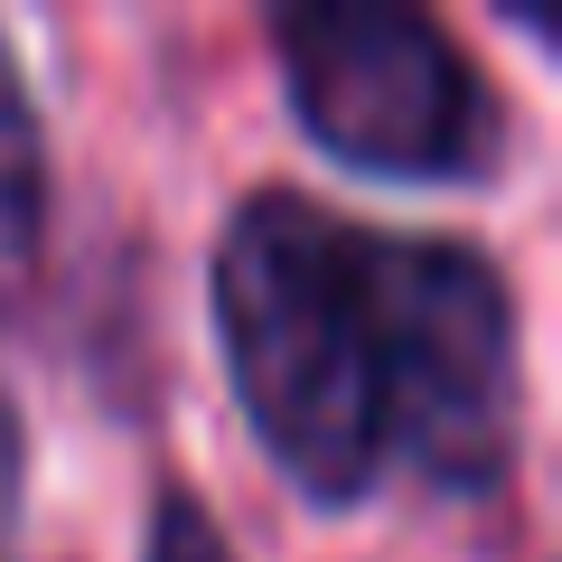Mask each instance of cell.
<instances>
[{
	"instance_id": "4",
	"label": "cell",
	"mask_w": 562,
	"mask_h": 562,
	"mask_svg": "<svg viewBox=\"0 0 562 562\" xmlns=\"http://www.w3.org/2000/svg\"><path fill=\"white\" fill-rule=\"evenodd\" d=\"M29 291H38V272H20V262H0V328H10V319L29 310ZM0 384H10V375H0Z\"/></svg>"
},
{
	"instance_id": "1",
	"label": "cell",
	"mask_w": 562,
	"mask_h": 562,
	"mask_svg": "<svg viewBox=\"0 0 562 562\" xmlns=\"http://www.w3.org/2000/svg\"><path fill=\"white\" fill-rule=\"evenodd\" d=\"M206 347L244 441L310 516L506 506L525 469V291L460 225L244 179L206 235Z\"/></svg>"
},
{
	"instance_id": "2",
	"label": "cell",
	"mask_w": 562,
	"mask_h": 562,
	"mask_svg": "<svg viewBox=\"0 0 562 562\" xmlns=\"http://www.w3.org/2000/svg\"><path fill=\"white\" fill-rule=\"evenodd\" d=\"M272 85L319 160L384 188H506L525 160V103L422 0H272Z\"/></svg>"
},
{
	"instance_id": "3",
	"label": "cell",
	"mask_w": 562,
	"mask_h": 562,
	"mask_svg": "<svg viewBox=\"0 0 562 562\" xmlns=\"http://www.w3.org/2000/svg\"><path fill=\"white\" fill-rule=\"evenodd\" d=\"M140 562H244V543L188 469H160L150 506H140Z\"/></svg>"
}]
</instances>
